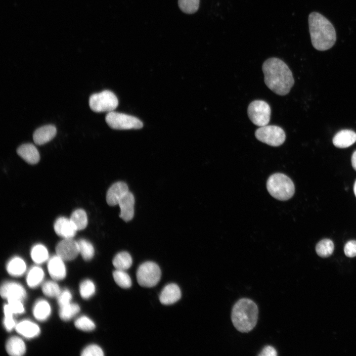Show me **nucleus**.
Wrapping results in <instances>:
<instances>
[{
    "label": "nucleus",
    "mask_w": 356,
    "mask_h": 356,
    "mask_svg": "<svg viewBox=\"0 0 356 356\" xmlns=\"http://www.w3.org/2000/svg\"><path fill=\"white\" fill-rule=\"evenodd\" d=\"M16 331L27 338H32L37 336L40 333L39 327L35 323L29 320H23L15 326Z\"/></svg>",
    "instance_id": "obj_20"
},
{
    "label": "nucleus",
    "mask_w": 356,
    "mask_h": 356,
    "mask_svg": "<svg viewBox=\"0 0 356 356\" xmlns=\"http://www.w3.org/2000/svg\"><path fill=\"white\" fill-rule=\"evenodd\" d=\"M82 356H102L104 353L101 348L96 345H90L83 350Z\"/></svg>",
    "instance_id": "obj_37"
},
{
    "label": "nucleus",
    "mask_w": 356,
    "mask_h": 356,
    "mask_svg": "<svg viewBox=\"0 0 356 356\" xmlns=\"http://www.w3.org/2000/svg\"><path fill=\"white\" fill-rule=\"evenodd\" d=\"M255 135L259 141L271 146H279L285 140L283 130L277 126L266 125L256 130Z\"/></svg>",
    "instance_id": "obj_8"
},
{
    "label": "nucleus",
    "mask_w": 356,
    "mask_h": 356,
    "mask_svg": "<svg viewBox=\"0 0 356 356\" xmlns=\"http://www.w3.org/2000/svg\"><path fill=\"white\" fill-rule=\"evenodd\" d=\"M31 256L35 263L42 264L48 258V251L43 245L36 244L31 249Z\"/></svg>",
    "instance_id": "obj_27"
},
{
    "label": "nucleus",
    "mask_w": 356,
    "mask_h": 356,
    "mask_svg": "<svg viewBox=\"0 0 356 356\" xmlns=\"http://www.w3.org/2000/svg\"><path fill=\"white\" fill-rule=\"evenodd\" d=\"M56 134V127L47 125L39 128L33 133L34 142L37 145L44 144L52 139Z\"/></svg>",
    "instance_id": "obj_17"
},
{
    "label": "nucleus",
    "mask_w": 356,
    "mask_h": 356,
    "mask_svg": "<svg viewBox=\"0 0 356 356\" xmlns=\"http://www.w3.org/2000/svg\"><path fill=\"white\" fill-rule=\"evenodd\" d=\"M133 260L131 256L127 252H121L114 258L112 263L116 269L126 270L132 266Z\"/></svg>",
    "instance_id": "obj_24"
},
{
    "label": "nucleus",
    "mask_w": 356,
    "mask_h": 356,
    "mask_svg": "<svg viewBox=\"0 0 356 356\" xmlns=\"http://www.w3.org/2000/svg\"><path fill=\"white\" fill-rule=\"evenodd\" d=\"M79 253L83 258L88 261L91 259L94 254V250L92 245L88 240L81 239L78 241Z\"/></svg>",
    "instance_id": "obj_30"
},
{
    "label": "nucleus",
    "mask_w": 356,
    "mask_h": 356,
    "mask_svg": "<svg viewBox=\"0 0 356 356\" xmlns=\"http://www.w3.org/2000/svg\"><path fill=\"white\" fill-rule=\"evenodd\" d=\"M181 297V291L179 287L176 284L170 283L166 285L162 290L159 300L160 302L165 305L173 304Z\"/></svg>",
    "instance_id": "obj_16"
},
{
    "label": "nucleus",
    "mask_w": 356,
    "mask_h": 356,
    "mask_svg": "<svg viewBox=\"0 0 356 356\" xmlns=\"http://www.w3.org/2000/svg\"><path fill=\"white\" fill-rule=\"evenodd\" d=\"M354 191L355 196H356V181H355V184H354Z\"/></svg>",
    "instance_id": "obj_43"
},
{
    "label": "nucleus",
    "mask_w": 356,
    "mask_h": 356,
    "mask_svg": "<svg viewBox=\"0 0 356 356\" xmlns=\"http://www.w3.org/2000/svg\"><path fill=\"white\" fill-rule=\"evenodd\" d=\"M5 349L7 353L12 356H21L26 352V346L23 341L19 337L14 336L6 342Z\"/></svg>",
    "instance_id": "obj_21"
},
{
    "label": "nucleus",
    "mask_w": 356,
    "mask_h": 356,
    "mask_svg": "<svg viewBox=\"0 0 356 356\" xmlns=\"http://www.w3.org/2000/svg\"><path fill=\"white\" fill-rule=\"evenodd\" d=\"M53 226L55 233L64 238H73L77 231L71 220L63 217L57 219Z\"/></svg>",
    "instance_id": "obj_13"
},
{
    "label": "nucleus",
    "mask_w": 356,
    "mask_h": 356,
    "mask_svg": "<svg viewBox=\"0 0 356 356\" xmlns=\"http://www.w3.org/2000/svg\"><path fill=\"white\" fill-rule=\"evenodd\" d=\"M352 165L356 171V150L353 153L351 158Z\"/></svg>",
    "instance_id": "obj_42"
},
{
    "label": "nucleus",
    "mask_w": 356,
    "mask_h": 356,
    "mask_svg": "<svg viewBox=\"0 0 356 356\" xmlns=\"http://www.w3.org/2000/svg\"><path fill=\"white\" fill-rule=\"evenodd\" d=\"M56 255L64 261L75 259L79 253L78 241L73 238H64L56 246Z\"/></svg>",
    "instance_id": "obj_10"
},
{
    "label": "nucleus",
    "mask_w": 356,
    "mask_h": 356,
    "mask_svg": "<svg viewBox=\"0 0 356 356\" xmlns=\"http://www.w3.org/2000/svg\"><path fill=\"white\" fill-rule=\"evenodd\" d=\"M129 191L126 183L118 181L112 184L106 194V202L110 206L118 205L120 200Z\"/></svg>",
    "instance_id": "obj_12"
},
{
    "label": "nucleus",
    "mask_w": 356,
    "mask_h": 356,
    "mask_svg": "<svg viewBox=\"0 0 356 356\" xmlns=\"http://www.w3.org/2000/svg\"><path fill=\"white\" fill-rule=\"evenodd\" d=\"M105 121L115 130L139 129L143 127L142 122L136 117L113 111L107 114Z\"/></svg>",
    "instance_id": "obj_6"
},
{
    "label": "nucleus",
    "mask_w": 356,
    "mask_h": 356,
    "mask_svg": "<svg viewBox=\"0 0 356 356\" xmlns=\"http://www.w3.org/2000/svg\"><path fill=\"white\" fill-rule=\"evenodd\" d=\"M95 287L92 281L87 279L81 282L80 293L81 297L85 299L91 297L95 293Z\"/></svg>",
    "instance_id": "obj_34"
},
{
    "label": "nucleus",
    "mask_w": 356,
    "mask_h": 356,
    "mask_svg": "<svg viewBox=\"0 0 356 356\" xmlns=\"http://www.w3.org/2000/svg\"><path fill=\"white\" fill-rule=\"evenodd\" d=\"M264 81L274 93L279 95L288 94L294 84L293 74L287 65L281 59L271 57L262 65Z\"/></svg>",
    "instance_id": "obj_1"
},
{
    "label": "nucleus",
    "mask_w": 356,
    "mask_h": 356,
    "mask_svg": "<svg viewBox=\"0 0 356 356\" xmlns=\"http://www.w3.org/2000/svg\"><path fill=\"white\" fill-rule=\"evenodd\" d=\"M90 108L95 112H111L118 105V100L111 91L105 90L92 94L89 98Z\"/></svg>",
    "instance_id": "obj_5"
},
{
    "label": "nucleus",
    "mask_w": 356,
    "mask_h": 356,
    "mask_svg": "<svg viewBox=\"0 0 356 356\" xmlns=\"http://www.w3.org/2000/svg\"><path fill=\"white\" fill-rule=\"evenodd\" d=\"M44 277V272L40 267L35 266L32 267L29 271L26 282L31 288L38 286L43 281Z\"/></svg>",
    "instance_id": "obj_25"
},
{
    "label": "nucleus",
    "mask_w": 356,
    "mask_h": 356,
    "mask_svg": "<svg viewBox=\"0 0 356 356\" xmlns=\"http://www.w3.org/2000/svg\"><path fill=\"white\" fill-rule=\"evenodd\" d=\"M3 312L4 314L3 319L4 327L7 331H10L16 326L13 317L14 313L8 304L4 305L3 307Z\"/></svg>",
    "instance_id": "obj_36"
},
{
    "label": "nucleus",
    "mask_w": 356,
    "mask_h": 356,
    "mask_svg": "<svg viewBox=\"0 0 356 356\" xmlns=\"http://www.w3.org/2000/svg\"><path fill=\"white\" fill-rule=\"evenodd\" d=\"M42 289L45 296L52 298H57L61 292L58 285L52 281L44 282L42 285Z\"/></svg>",
    "instance_id": "obj_33"
},
{
    "label": "nucleus",
    "mask_w": 356,
    "mask_h": 356,
    "mask_svg": "<svg viewBox=\"0 0 356 356\" xmlns=\"http://www.w3.org/2000/svg\"><path fill=\"white\" fill-rule=\"evenodd\" d=\"M80 310V308L78 304L70 303L60 307L59 316L63 320L67 321L75 316Z\"/></svg>",
    "instance_id": "obj_29"
},
{
    "label": "nucleus",
    "mask_w": 356,
    "mask_h": 356,
    "mask_svg": "<svg viewBox=\"0 0 356 356\" xmlns=\"http://www.w3.org/2000/svg\"><path fill=\"white\" fill-rule=\"evenodd\" d=\"M33 312L37 319L40 321L45 320L50 314V306L46 301L40 300L35 304Z\"/></svg>",
    "instance_id": "obj_23"
},
{
    "label": "nucleus",
    "mask_w": 356,
    "mask_h": 356,
    "mask_svg": "<svg viewBox=\"0 0 356 356\" xmlns=\"http://www.w3.org/2000/svg\"><path fill=\"white\" fill-rule=\"evenodd\" d=\"M267 188L269 194L275 199L285 201L291 198L295 192L292 180L282 173L271 175L267 182Z\"/></svg>",
    "instance_id": "obj_4"
},
{
    "label": "nucleus",
    "mask_w": 356,
    "mask_h": 356,
    "mask_svg": "<svg viewBox=\"0 0 356 356\" xmlns=\"http://www.w3.org/2000/svg\"><path fill=\"white\" fill-rule=\"evenodd\" d=\"M47 268L50 276L55 280H62L66 276V270L64 260L57 255L49 260Z\"/></svg>",
    "instance_id": "obj_14"
},
{
    "label": "nucleus",
    "mask_w": 356,
    "mask_h": 356,
    "mask_svg": "<svg viewBox=\"0 0 356 356\" xmlns=\"http://www.w3.org/2000/svg\"><path fill=\"white\" fill-rule=\"evenodd\" d=\"M312 44L320 51L331 48L336 41L335 29L330 21L319 12H311L308 17Z\"/></svg>",
    "instance_id": "obj_2"
},
{
    "label": "nucleus",
    "mask_w": 356,
    "mask_h": 356,
    "mask_svg": "<svg viewBox=\"0 0 356 356\" xmlns=\"http://www.w3.org/2000/svg\"><path fill=\"white\" fill-rule=\"evenodd\" d=\"M248 116L255 125L263 127L267 125L269 121L271 109L266 101L255 100L251 102L247 109Z\"/></svg>",
    "instance_id": "obj_9"
},
{
    "label": "nucleus",
    "mask_w": 356,
    "mask_h": 356,
    "mask_svg": "<svg viewBox=\"0 0 356 356\" xmlns=\"http://www.w3.org/2000/svg\"><path fill=\"white\" fill-rule=\"evenodd\" d=\"M200 0H178L180 9L186 14L195 13L199 7Z\"/></svg>",
    "instance_id": "obj_32"
},
{
    "label": "nucleus",
    "mask_w": 356,
    "mask_h": 356,
    "mask_svg": "<svg viewBox=\"0 0 356 356\" xmlns=\"http://www.w3.org/2000/svg\"><path fill=\"white\" fill-rule=\"evenodd\" d=\"M26 269V266L23 259L15 257L12 258L6 265L8 273L12 276H19L22 275Z\"/></svg>",
    "instance_id": "obj_22"
},
{
    "label": "nucleus",
    "mask_w": 356,
    "mask_h": 356,
    "mask_svg": "<svg viewBox=\"0 0 356 356\" xmlns=\"http://www.w3.org/2000/svg\"><path fill=\"white\" fill-rule=\"evenodd\" d=\"M334 249V246L333 241L329 239H324L316 244L315 251L319 256L327 258L331 255Z\"/></svg>",
    "instance_id": "obj_28"
},
{
    "label": "nucleus",
    "mask_w": 356,
    "mask_h": 356,
    "mask_svg": "<svg viewBox=\"0 0 356 356\" xmlns=\"http://www.w3.org/2000/svg\"><path fill=\"white\" fill-rule=\"evenodd\" d=\"M0 293L1 297L7 300L16 299L22 300L26 296L23 287L14 282L3 283L0 287Z\"/></svg>",
    "instance_id": "obj_11"
},
{
    "label": "nucleus",
    "mask_w": 356,
    "mask_h": 356,
    "mask_svg": "<svg viewBox=\"0 0 356 356\" xmlns=\"http://www.w3.org/2000/svg\"><path fill=\"white\" fill-rule=\"evenodd\" d=\"M344 253L346 256L353 258L356 256V240H350L345 245Z\"/></svg>",
    "instance_id": "obj_40"
},
{
    "label": "nucleus",
    "mask_w": 356,
    "mask_h": 356,
    "mask_svg": "<svg viewBox=\"0 0 356 356\" xmlns=\"http://www.w3.org/2000/svg\"><path fill=\"white\" fill-rule=\"evenodd\" d=\"M70 219L78 230L85 229L88 225V217L83 209H77L71 214Z\"/></svg>",
    "instance_id": "obj_26"
},
{
    "label": "nucleus",
    "mask_w": 356,
    "mask_h": 356,
    "mask_svg": "<svg viewBox=\"0 0 356 356\" xmlns=\"http://www.w3.org/2000/svg\"><path fill=\"white\" fill-rule=\"evenodd\" d=\"M74 324L76 328L85 331H92L95 327L94 323L86 316H82L78 318L75 321Z\"/></svg>",
    "instance_id": "obj_35"
},
{
    "label": "nucleus",
    "mask_w": 356,
    "mask_h": 356,
    "mask_svg": "<svg viewBox=\"0 0 356 356\" xmlns=\"http://www.w3.org/2000/svg\"><path fill=\"white\" fill-rule=\"evenodd\" d=\"M8 305L15 314H21L24 312V308L22 300L16 299L7 300Z\"/></svg>",
    "instance_id": "obj_38"
},
{
    "label": "nucleus",
    "mask_w": 356,
    "mask_h": 356,
    "mask_svg": "<svg viewBox=\"0 0 356 356\" xmlns=\"http://www.w3.org/2000/svg\"><path fill=\"white\" fill-rule=\"evenodd\" d=\"M120 208V217L126 222L131 220L134 215V198L129 191L119 201Z\"/></svg>",
    "instance_id": "obj_15"
},
{
    "label": "nucleus",
    "mask_w": 356,
    "mask_h": 356,
    "mask_svg": "<svg viewBox=\"0 0 356 356\" xmlns=\"http://www.w3.org/2000/svg\"><path fill=\"white\" fill-rule=\"evenodd\" d=\"M258 316L256 304L248 298H242L234 305L231 318L235 328L242 333L251 331L256 326Z\"/></svg>",
    "instance_id": "obj_3"
},
{
    "label": "nucleus",
    "mask_w": 356,
    "mask_h": 356,
    "mask_svg": "<svg viewBox=\"0 0 356 356\" xmlns=\"http://www.w3.org/2000/svg\"><path fill=\"white\" fill-rule=\"evenodd\" d=\"M17 153L27 163L34 165L40 160V154L37 148L31 143L20 145L17 149Z\"/></svg>",
    "instance_id": "obj_18"
},
{
    "label": "nucleus",
    "mask_w": 356,
    "mask_h": 356,
    "mask_svg": "<svg viewBox=\"0 0 356 356\" xmlns=\"http://www.w3.org/2000/svg\"><path fill=\"white\" fill-rule=\"evenodd\" d=\"M161 271L159 267L152 262H146L139 266L136 271V279L143 287H151L159 281Z\"/></svg>",
    "instance_id": "obj_7"
},
{
    "label": "nucleus",
    "mask_w": 356,
    "mask_h": 356,
    "mask_svg": "<svg viewBox=\"0 0 356 356\" xmlns=\"http://www.w3.org/2000/svg\"><path fill=\"white\" fill-rule=\"evenodd\" d=\"M259 356H276L277 355L276 350L271 346H265L261 353L259 355Z\"/></svg>",
    "instance_id": "obj_41"
},
{
    "label": "nucleus",
    "mask_w": 356,
    "mask_h": 356,
    "mask_svg": "<svg viewBox=\"0 0 356 356\" xmlns=\"http://www.w3.org/2000/svg\"><path fill=\"white\" fill-rule=\"evenodd\" d=\"M113 278L116 284L123 288H129L132 286V280L125 270L116 269L113 272Z\"/></svg>",
    "instance_id": "obj_31"
},
{
    "label": "nucleus",
    "mask_w": 356,
    "mask_h": 356,
    "mask_svg": "<svg viewBox=\"0 0 356 356\" xmlns=\"http://www.w3.org/2000/svg\"><path fill=\"white\" fill-rule=\"evenodd\" d=\"M356 141V133L350 130H343L337 133L333 138V144L344 148L353 145Z\"/></svg>",
    "instance_id": "obj_19"
},
{
    "label": "nucleus",
    "mask_w": 356,
    "mask_h": 356,
    "mask_svg": "<svg viewBox=\"0 0 356 356\" xmlns=\"http://www.w3.org/2000/svg\"><path fill=\"white\" fill-rule=\"evenodd\" d=\"M72 297V294L68 290L65 289L61 292L57 297V302L60 307L71 303Z\"/></svg>",
    "instance_id": "obj_39"
}]
</instances>
